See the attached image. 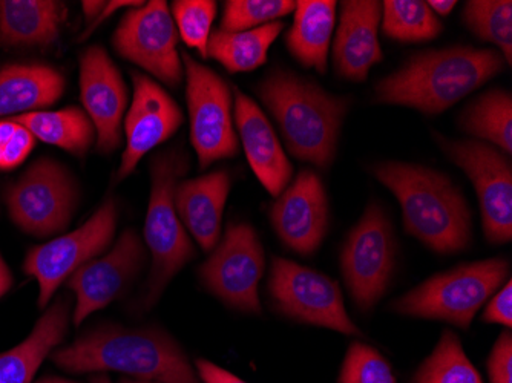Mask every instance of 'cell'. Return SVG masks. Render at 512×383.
Instances as JSON below:
<instances>
[{"instance_id": "cell-11", "label": "cell", "mask_w": 512, "mask_h": 383, "mask_svg": "<svg viewBox=\"0 0 512 383\" xmlns=\"http://www.w3.org/2000/svg\"><path fill=\"white\" fill-rule=\"evenodd\" d=\"M264 249L250 224H230L217 249L198 270L201 282L224 304L260 315L258 285L264 273Z\"/></svg>"}, {"instance_id": "cell-1", "label": "cell", "mask_w": 512, "mask_h": 383, "mask_svg": "<svg viewBox=\"0 0 512 383\" xmlns=\"http://www.w3.org/2000/svg\"><path fill=\"white\" fill-rule=\"evenodd\" d=\"M505 65L502 54L490 48L456 45L421 51L376 83L373 102L439 115L494 79Z\"/></svg>"}, {"instance_id": "cell-2", "label": "cell", "mask_w": 512, "mask_h": 383, "mask_svg": "<svg viewBox=\"0 0 512 383\" xmlns=\"http://www.w3.org/2000/svg\"><path fill=\"white\" fill-rule=\"evenodd\" d=\"M370 171L398 198L408 235L440 255H454L470 247V206L448 175L401 161H382Z\"/></svg>"}, {"instance_id": "cell-41", "label": "cell", "mask_w": 512, "mask_h": 383, "mask_svg": "<svg viewBox=\"0 0 512 383\" xmlns=\"http://www.w3.org/2000/svg\"><path fill=\"white\" fill-rule=\"evenodd\" d=\"M428 7L431 8V11H433L434 14H436L437 17L439 16H448V14L451 13V11L454 10V7H456L457 2L456 0H430V2H427Z\"/></svg>"}, {"instance_id": "cell-25", "label": "cell", "mask_w": 512, "mask_h": 383, "mask_svg": "<svg viewBox=\"0 0 512 383\" xmlns=\"http://www.w3.org/2000/svg\"><path fill=\"white\" fill-rule=\"evenodd\" d=\"M65 79L46 65H13L0 71V115L28 114L62 97Z\"/></svg>"}, {"instance_id": "cell-42", "label": "cell", "mask_w": 512, "mask_h": 383, "mask_svg": "<svg viewBox=\"0 0 512 383\" xmlns=\"http://www.w3.org/2000/svg\"><path fill=\"white\" fill-rule=\"evenodd\" d=\"M13 285V275L5 264L4 258L0 255V298L11 289Z\"/></svg>"}, {"instance_id": "cell-5", "label": "cell", "mask_w": 512, "mask_h": 383, "mask_svg": "<svg viewBox=\"0 0 512 383\" xmlns=\"http://www.w3.org/2000/svg\"><path fill=\"white\" fill-rule=\"evenodd\" d=\"M191 158L181 148L166 149L151 161V198L146 215L145 239L152 255L151 276L142 310L157 304L169 282L195 258V249L175 209V187L188 174Z\"/></svg>"}, {"instance_id": "cell-28", "label": "cell", "mask_w": 512, "mask_h": 383, "mask_svg": "<svg viewBox=\"0 0 512 383\" xmlns=\"http://www.w3.org/2000/svg\"><path fill=\"white\" fill-rule=\"evenodd\" d=\"M17 125L27 128L34 138L48 145L59 146L74 155H83L94 141V125L79 108L56 112H28L13 118Z\"/></svg>"}, {"instance_id": "cell-47", "label": "cell", "mask_w": 512, "mask_h": 383, "mask_svg": "<svg viewBox=\"0 0 512 383\" xmlns=\"http://www.w3.org/2000/svg\"><path fill=\"white\" fill-rule=\"evenodd\" d=\"M2 161H4V148L0 146V166H2Z\"/></svg>"}, {"instance_id": "cell-35", "label": "cell", "mask_w": 512, "mask_h": 383, "mask_svg": "<svg viewBox=\"0 0 512 383\" xmlns=\"http://www.w3.org/2000/svg\"><path fill=\"white\" fill-rule=\"evenodd\" d=\"M491 383H512V336L509 331L500 334L488 359Z\"/></svg>"}, {"instance_id": "cell-27", "label": "cell", "mask_w": 512, "mask_h": 383, "mask_svg": "<svg viewBox=\"0 0 512 383\" xmlns=\"http://www.w3.org/2000/svg\"><path fill=\"white\" fill-rule=\"evenodd\" d=\"M459 128L477 140L512 152V95L506 89L483 92L459 114Z\"/></svg>"}, {"instance_id": "cell-7", "label": "cell", "mask_w": 512, "mask_h": 383, "mask_svg": "<svg viewBox=\"0 0 512 383\" xmlns=\"http://www.w3.org/2000/svg\"><path fill=\"white\" fill-rule=\"evenodd\" d=\"M396 266V238L381 204L371 201L348 235L341 270L348 292L362 313L373 310L387 292Z\"/></svg>"}, {"instance_id": "cell-37", "label": "cell", "mask_w": 512, "mask_h": 383, "mask_svg": "<svg viewBox=\"0 0 512 383\" xmlns=\"http://www.w3.org/2000/svg\"><path fill=\"white\" fill-rule=\"evenodd\" d=\"M34 146V135L27 128L19 125L14 137L4 146V161L2 169L19 166L30 154Z\"/></svg>"}, {"instance_id": "cell-34", "label": "cell", "mask_w": 512, "mask_h": 383, "mask_svg": "<svg viewBox=\"0 0 512 383\" xmlns=\"http://www.w3.org/2000/svg\"><path fill=\"white\" fill-rule=\"evenodd\" d=\"M338 383H396V377L378 350L353 342L342 364Z\"/></svg>"}, {"instance_id": "cell-13", "label": "cell", "mask_w": 512, "mask_h": 383, "mask_svg": "<svg viewBox=\"0 0 512 383\" xmlns=\"http://www.w3.org/2000/svg\"><path fill=\"white\" fill-rule=\"evenodd\" d=\"M117 213V204L108 198L82 227L28 253L23 270L39 282L40 308L50 304L65 279L111 244Z\"/></svg>"}, {"instance_id": "cell-4", "label": "cell", "mask_w": 512, "mask_h": 383, "mask_svg": "<svg viewBox=\"0 0 512 383\" xmlns=\"http://www.w3.org/2000/svg\"><path fill=\"white\" fill-rule=\"evenodd\" d=\"M256 92L278 123L290 154L322 171L330 169L350 99L283 68L272 69Z\"/></svg>"}, {"instance_id": "cell-38", "label": "cell", "mask_w": 512, "mask_h": 383, "mask_svg": "<svg viewBox=\"0 0 512 383\" xmlns=\"http://www.w3.org/2000/svg\"><path fill=\"white\" fill-rule=\"evenodd\" d=\"M197 370L204 383H247L230 371L224 370L206 359H198Z\"/></svg>"}, {"instance_id": "cell-9", "label": "cell", "mask_w": 512, "mask_h": 383, "mask_svg": "<svg viewBox=\"0 0 512 383\" xmlns=\"http://www.w3.org/2000/svg\"><path fill=\"white\" fill-rule=\"evenodd\" d=\"M269 293L276 308L295 321L362 336L345 310L338 282L324 273L273 256Z\"/></svg>"}, {"instance_id": "cell-10", "label": "cell", "mask_w": 512, "mask_h": 383, "mask_svg": "<svg viewBox=\"0 0 512 383\" xmlns=\"http://www.w3.org/2000/svg\"><path fill=\"white\" fill-rule=\"evenodd\" d=\"M186 71V99L191 118V141L201 169L240 151L232 122V92L226 80L211 68L183 54Z\"/></svg>"}, {"instance_id": "cell-17", "label": "cell", "mask_w": 512, "mask_h": 383, "mask_svg": "<svg viewBox=\"0 0 512 383\" xmlns=\"http://www.w3.org/2000/svg\"><path fill=\"white\" fill-rule=\"evenodd\" d=\"M143 259L142 239L128 229L108 255L86 262L69 276L68 287L77 298L74 324H82L94 311L119 298L142 269Z\"/></svg>"}, {"instance_id": "cell-46", "label": "cell", "mask_w": 512, "mask_h": 383, "mask_svg": "<svg viewBox=\"0 0 512 383\" xmlns=\"http://www.w3.org/2000/svg\"><path fill=\"white\" fill-rule=\"evenodd\" d=\"M120 383H158V382H145V380L122 379V380H120Z\"/></svg>"}, {"instance_id": "cell-40", "label": "cell", "mask_w": 512, "mask_h": 383, "mask_svg": "<svg viewBox=\"0 0 512 383\" xmlns=\"http://www.w3.org/2000/svg\"><path fill=\"white\" fill-rule=\"evenodd\" d=\"M105 7L106 2H92V0L82 2L83 14H85L86 30H89V28L94 25V22L99 19V16L103 13Z\"/></svg>"}, {"instance_id": "cell-26", "label": "cell", "mask_w": 512, "mask_h": 383, "mask_svg": "<svg viewBox=\"0 0 512 383\" xmlns=\"http://www.w3.org/2000/svg\"><path fill=\"white\" fill-rule=\"evenodd\" d=\"M283 30L284 22L279 20L240 33L218 28L207 42V57L217 60L229 73H249L266 63L270 46Z\"/></svg>"}, {"instance_id": "cell-3", "label": "cell", "mask_w": 512, "mask_h": 383, "mask_svg": "<svg viewBox=\"0 0 512 383\" xmlns=\"http://www.w3.org/2000/svg\"><path fill=\"white\" fill-rule=\"evenodd\" d=\"M53 361L68 373L119 371L145 382L201 383L180 345L158 328L102 325L57 350Z\"/></svg>"}, {"instance_id": "cell-21", "label": "cell", "mask_w": 512, "mask_h": 383, "mask_svg": "<svg viewBox=\"0 0 512 383\" xmlns=\"http://www.w3.org/2000/svg\"><path fill=\"white\" fill-rule=\"evenodd\" d=\"M230 184L229 172L215 171L181 181L175 187L178 218L204 252H212L217 247Z\"/></svg>"}, {"instance_id": "cell-14", "label": "cell", "mask_w": 512, "mask_h": 383, "mask_svg": "<svg viewBox=\"0 0 512 383\" xmlns=\"http://www.w3.org/2000/svg\"><path fill=\"white\" fill-rule=\"evenodd\" d=\"M115 51L171 88L183 79L178 31L165 0H151L123 16L112 37Z\"/></svg>"}, {"instance_id": "cell-23", "label": "cell", "mask_w": 512, "mask_h": 383, "mask_svg": "<svg viewBox=\"0 0 512 383\" xmlns=\"http://www.w3.org/2000/svg\"><path fill=\"white\" fill-rule=\"evenodd\" d=\"M66 7L53 0L0 2V45L48 46L56 42Z\"/></svg>"}, {"instance_id": "cell-8", "label": "cell", "mask_w": 512, "mask_h": 383, "mask_svg": "<svg viewBox=\"0 0 512 383\" xmlns=\"http://www.w3.org/2000/svg\"><path fill=\"white\" fill-rule=\"evenodd\" d=\"M437 145L476 189L485 238L493 244L512 238V163L509 155L480 140H451L434 134Z\"/></svg>"}, {"instance_id": "cell-24", "label": "cell", "mask_w": 512, "mask_h": 383, "mask_svg": "<svg viewBox=\"0 0 512 383\" xmlns=\"http://www.w3.org/2000/svg\"><path fill=\"white\" fill-rule=\"evenodd\" d=\"M335 0H299L293 25L287 33L290 54L304 68L325 74L336 23Z\"/></svg>"}, {"instance_id": "cell-36", "label": "cell", "mask_w": 512, "mask_h": 383, "mask_svg": "<svg viewBox=\"0 0 512 383\" xmlns=\"http://www.w3.org/2000/svg\"><path fill=\"white\" fill-rule=\"evenodd\" d=\"M483 321L511 328L512 325V282L506 281L500 290L490 298L482 316Z\"/></svg>"}, {"instance_id": "cell-31", "label": "cell", "mask_w": 512, "mask_h": 383, "mask_svg": "<svg viewBox=\"0 0 512 383\" xmlns=\"http://www.w3.org/2000/svg\"><path fill=\"white\" fill-rule=\"evenodd\" d=\"M411 383H483V379L463 351L457 334L445 330Z\"/></svg>"}, {"instance_id": "cell-30", "label": "cell", "mask_w": 512, "mask_h": 383, "mask_svg": "<svg viewBox=\"0 0 512 383\" xmlns=\"http://www.w3.org/2000/svg\"><path fill=\"white\" fill-rule=\"evenodd\" d=\"M462 22L477 39L496 46L506 65L511 66V0H470L463 7Z\"/></svg>"}, {"instance_id": "cell-45", "label": "cell", "mask_w": 512, "mask_h": 383, "mask_svg": "<svg viewBox=\"0 0 512 383\" xmlns=\"http://www.w3.org/2000/svg\"><path fill=\"white\" fill-rule=\"evenodd\" d=\"M91 383H111V380L106 376H94L91 379Z\"/></svg>"}, {"instance_id": "cell-33", "label": "cell", "mask_w": 512, "mask_h": 383, "mask_svg": "<svg viewBox=\"0 0 512 383\" xmlns=\"http://www.w3.org/2000/svg\"><path fill=\"white\" fill-rule=\"evenodd\" d=\"M217 2L214 0H175L172 2V19L178 36L189 48L200 51L207 57V42L211 37L212 23L217 16Z\"/></svg>"}, {"instance_id": "cell-22", "label": "cell", "mask_w": 512, "mask_h": 383, "mask_svg": "<svg viewBox=\"0 0 512 383\" xmlns=\"http://www.w3.org/2000/svg\"><path fill=\"white\" fill-rule=\"evenodd\" d=\"M68 319V302L60 298L45 311L22 344L0 354V383L33 382L46 356L65 338Z\"/></svg>"}, {"instance_id": "cell-6", "label": "cell", "mask_w": 512, "mask_h": 383, "mask_svg": "<svg viewBox=\"0 0 512 383\" xmlns=\"http://www.w3.org/2000/svg\"><path fill=\"white\" fill-rule=\"evenodd\" d=\"M505 258L463 264L439 273L391 302L390 310L411 318L436 319L462 330L471 327L477 311L508 281Z\"/></svg>"}, {"instance_id": "cell-19", "label": "cell", "mask_w": 512, "mask_h": 383, "mask_svg": "<svg viewBox=\"0 0 512 383\" xmlns=\"http://www.w3.org/2000/svg\"><path fill=\"white\" fill-rule=\"evenodd\" d=\"M382 2L345 0L333 42V65L341 79L362 83L371 68L384 60L379 43Z\"/></svg>"}, {"instance_id": "cell-43", "label": "cell", "mask_w": 512, "mask_h": 383, "mask_svg": "<svg viewBox=\"0 0 512 383\" xmlns=\"http://www.w3.org/2000/svg\"><path fill=\"white\" fill-rule=\"evenodd\" d=\"M17 128H19V125H17L16 122H13V120H5V122H0V146H2V148H4L8 141L14 137Z\"/></svg>"}, {"instance_id": "cell-15", "label": "cell", "mask_w": 512, "mask_h": 383, "mask_svg": "<svg viewBox=\"0 0 512 383\" xmlns=\"http://www.w3.org/2000/svg\"><path fill=\"white\" fill-rule=\"evenodd\" d=\"M269 218L279 239L293 252L310 256L329 230V197L316 172L302 169L272 204Z\"/></svg>"}, {"instance_id": "cell-44", "label": "cell", "mask_w": 512, "mask_h": 383, "mask_svg": "<svg viewBox=\"0 0 512 383\" xmlns=\"http://www.w3.org/2000/svg\"><path fill=\"white\" fill-rule=\"evenodd\" d=\"M37 383H76L71 382V380L62 379V377H42V379L39 380Z\"/></svg>"}, {"instance_id": "cell-20", "label": "cell", "mask_w": 512, "mask_h": 383, "mask_svg": "<svg viewBox=\"0 0 512 383\" xmlns=\"http://www.w3.org/2000/svg\"><path fill=\"white\" fill-rule=\"evenodd\" d=\"M235 123L253 174L272 197H279L292 181V163L260 106L237 88Z\"/></svg>"}, {"instance_id": "cell-29", "label": "cell", "mask_w": 512, "mask_h": 383, "mask_svg": "<svg viewBox=\"0 0 512 383\" xmlns=\"http://www.w3.org/2000/svg\"><path fill=\"white\" fill-rule=\"evenodd\" d=\"M381 23L385 36L401 43L430 42L444 31V23L422 0H385Z\"/></svg>"}, {"instance_id": "cell-16", "label": "cell", "mask_w": 512, "mask_h": 383, "mask_svg": "<svg viewBox=\"0 0 512 383\" xmlns=\"http://www.w3.org/2000/svg\"><path fill=\"white\" fill-rule=\"evenodd\" d=\"M134 100L125 120L126 149L117 180H125L152 149L172 137L183 123V114L168 91L155 80L131 73Z\"/></svg>"}, {"instance_id": "cell-39", "label": "cell", "mask_w": 512, "mask_h": 383, "mask_svg": "<svg viewBox=\"0 0 512 383\" xmlns=\"http://www.w3.org/2000/svg\"><path fill=\"white\" fill-rule=\"evenodd\" d=\"M146 2H132V0H112V2H106L105 10H103V13L100 14L99 19L94 22V25H92L89 30H86L85 33H83V36L80 37V40L88 39L89 36H91L94 31L97 30V27L99 25H102L103 22H105L106 19H108L109 16H112V14L115 13L117 10H122V8L131 7V8H137L142 7V5H145Z\"/></svg>"}, {"instance_id": "cell-32", "label": "cell", "mask_w": 512, "mask_h": 383, "mask_svg": "<svg viewBox=\"0 0 512 383\" xmlns=\"http://www.w3.org/2000/svg\"><path fill=\"white\" fill-rule=\"evenodd\" d=\"M292 0H229L224 4L221 30L230 33L255 30L295 11Z\"/></svg>"}, {"instance_id": "cell-18", "label": "cell", "mask_w": 512, "mask_h": 383, "mask_svg": "<svg viewBox=\"0 0 512 383\" xmlns=\"http://www.w3.org/2000/svg\"><path fill=\"white\" fill-rule=\"evenodd\" d=\"M80 95L97 132V148L103 154L114 152L120 145L128 89L102 46H89L80 57Z\"/></svg>"}, {"instance_id": "cell-12", "label": "cell", "mask_w": 512, "mask_h": 383, "mask_svg": "<svg viewBox=\"0 0 512 383\" xmlns=\"http://www.w3.org/2000/svg\"><path fill=\"white\" fill-rule=\"evenodd\" d=\"M77 203L74 180L53 160L36 161L7 192L11 220L23 232L50 236L62 232Z\"/></svg>"}]
</instances>
